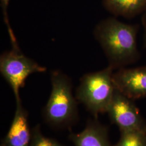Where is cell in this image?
Here are the masks:
<instances>
[{"instance_id": "7", "label": "cell", "mask_w": 146, "mask_h": 146, "mask_svg": "<svg viewBox=\"0 0 146 146\" xmlns=\"http://www.w3.org/2000/svg\"><path fill=\"white\" fill-rule=\"evenodd\" d=\"M31 131L28 114L21 101L16 102L15 115L1 146H30Z\"/></svg>"}, {"instance_id": "5", "label": "cell", "mask_w": 146, "mask_h": 146, "mask_svg": "<svg viewBox=\"0 0 146 146\" xmlns=\"http://www.w3.org/2000/svg\"><path fill=\"white\" fill-rule=\"evenodd\" d=\"M107 113L111 121L119 127L121 133L146 131V123L134 100L127 98L116 89Z\"/></svg>"}, {"instance_id": "3", "label": "cell", "mask_w": 146, "mask_h": 146, "mask_svg": "<svg viewBox=\"0 0 146 146\" xmlns=\"http://www.w3.org/2000/svg\"><path fill=\"white\" fill-rule=\"evenodd\" d=\"M114 70L107 68L88 73L81 79L76 90V98L95 116L107 113L115 88L113 81Z\"/></svg>"}, {"instance_id": "11", "label": "cell", "mask_w": 146, "mask_h": 146, "mask_svg": "<svg viewBox=\"0 0 146 146\" xmlns=\"http://www.w3.org/2000/svg\"><path fill=\"white\" fill-rule=\"evenodd\" d=\"M30 146H64L52 139L47 137L42 134L40 125H36L31 131Z\"/></svg>"}, {"instance_id": "13", "label": "cell", "mask_w": 146, "mask_h": 146, "mask_svg": "<svg viewBox=\"0 0 146 146\" xmlns=\"http://www.w3.org/2000/svg\"><path fill=\"white\" fill-rule=\"evenodd\" d=\"M142 25L143 28V47L146 49V12L143 13L141 17Z\"/></svg>"}, {"instance_id": "9", "label": "cell", "mask_w": 146, "mask_h": 146, "mask_svg": "<svg viewBox=\"0 0 146 146\" xmlns=\"http://www.w3.org/2000/svg\"><path fill=\"white\" fill-rule=\"evenodd\" d=\"M102 5L112 15L126 19L146 12V0H102Z\"/></svg>"}, {"instance_id": "12", "label": "cell", "mask_w": 146, "mask_h": 146, "mask_svg": "<svg viewBox=\"0 0 146 146\" xmlns=\"http://www.w3.org/2000/svg\"><path fill=\"white\" fill-rule=\"evenodd\" d=\"M9 1L10 0H1V4L2 8V11H3L4 20L5 21L7 26L8 27V30L9 36L11 37V43L13 44V46H16L17 45L16 43L15 37L14 36L13 34V31H12V29L9 25V23L8 21V14H7V8H8Z\"/></svg>"}, {"instance_id": "10", "label": "cell", "mask_w": 146, "mask_h": 146, "mask_svg": "<svg viewBox=\"0 0 146 146\" xmlns=\"http://www.w3.org/2000/svg\"><path fill=\"white\" fill-rule=\"evenodd\" d=\"M114 146H146V131L121 133L119 141Z\"/></svg>"}, {"instance_id": "2", "label": "cell", "mask_w": 146, "mask_h": 146, "mask_svg": "<svg viewBox=\"0 0 146 146\" xmlns=\"http://www.w3.org/2000/svg\"><path fill=\"white\" fill-rule=\"evenodd\" d=\"M52 91L43 114L47 122L55 127H66L78 118V107L68 76L60 71L51 75Z\"/></svg>"}, {"instance_id": "6", "label": "cell", "mask_w": 146, "mask_h": 146, "mask_svg": "<svg viewBox=\"0 0 146 146\" xmlns=\"http://www.w3.org/2000/svg\"><path fill=\"white\" fill-rule=\"evenodd\" d=\"M115 88L133 100L146 98V66L117 69L113 74Z\"/></svg>"}, {"instance_id": "1", "label": "cell", "mask_w": 146, "mask_h": 146, "mask_svg": "<svg viewBox=\"0 0 146 146\" xmlns=\"http://www.w3.org/2000/svg\"><path fill=\"white\" fill-rule=\"evenodd\" d=\"M137 25L123 23L115 17L104 19L95 27L94 35L114 70L125 68L140 58L137 47Z\"/></svg>"}, {"instance_id": "8", "label": "cell", "mask_w": 146, "mask_h": 146, "mask_svg": "<svg viewBox=\"0 0 146 146\" xmlns=\"http://www.w3.org/2000/svg\"><path fill=\"white\" fill-rule=\"evenodd\" d=\"M69 137L74 146H111L107 128L97 121H90L83 131Z\"/></svg>"}, {"instance_id": "4", "label": "cell", "mask_w": 146, "mask_h": 146, "mask_svg": "<svg viewBox=\"0 0 146 146\" xmlns=\"http://www.w3.org/2000/svg\"><path fill=\"white\" fill-rule=\"evenodd\" d=\"M46 68L22 54L19 48H13L0 57V72L12 89L16 102L21 101L20 90L32 74L44 73Z\"/></svg>"}]
</instances>
